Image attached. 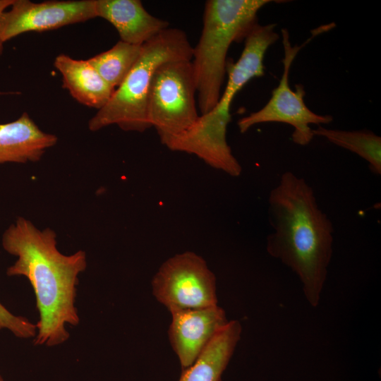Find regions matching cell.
Masks as SVG:
<instances>
[{
  "label": "cell",
  "mask_w": 381,
  "mask_h": 381,
  "mask_svg": "<svg viewBox=\"0 0 381 381\" xmlns=\"http://www.w3.org/2000/svg\"><path fill=\"white\" fill-rule=\"evenodd\" d=\"M1 244L8 253L17 257L7 269V275L26 277L35 294L40 320L35 344L53 346L64 343L69 337L66 325L79 323L74 304L78 275L87 267L85 253L62 254L57 249L54 230H40L22 217L4 231Z\"/></svg>",
  "instance_id": "cell-1"
},
{
  "label": "cell",
  "mask_w": 381,
  "mask_h": 381,
  "mask_svg": "<svg viewBox=\"0 0 381 381\" xmlns=\"http://www.w3.org/2000/svg\"><path fill=\"white\" fill-rule=\"evenodd\" d=\"M270 224L266 250L299 278L306 300L319 304L333 253L334 228L319 207L307 181L283 173L268 198Z\"/></svg>",
  "instance_id": "cell-2"
},
{
  "label": "cell",
  "mask_w": 381,
  "mask_h": 381,
  "mask_svg": "<svg viewBox=\"0 0 381 381\" xmlns=\"http://www.w3.org/2000/svg\"><path fill=\"white\" fill-rule=\"evenodd\" d=\"M272 0H209L206 1L200 40L191 63L198 105L202 114L210 111L221 97L226 72V55L257 23V14Z\"/></svg>",
  "instance_id": "cell-3"
},
{
  "label": "cell",
  "mask_w": 381,
  "mask_h": 381,
  "mask_svg": "<svg viewBox=\"0 0 381 381\" xmlns=\"http://www.w3.org/2000/svg\"><path fill=\"white\" fill-rule=\"evenodd\" d=\"M193 47L184 31L168 28L143 44L139 58L108 102L88 122L97 131L116 125L125 131L143 133L150 128L147 99L153 75L163 63L191 60Z\"/></svg>",
  "instance_id": "cell-4"
},
{
  "label": "cell",
  "mask_w": 381,
  "mask_h": 381,
  "mask_svg": "<svg viewBox=\"0 0 381 381\" xmlns=\"http://www.w3.org/2000/svg\"><path fill=\"white\" fill-rule=\"evenodd\" d=\"M196 83L191 60H174L155 71L147 99V118L162 144L198 119Z\"/></svg>",
  "instance_id": "cell-5"
},
{
  "label": "cell",
  "mask_w": 381,
  "mask_h": 381,
  "mask_svg": "<svg viewBox=\"0 0 381 381\" xmlns=\"http://www.w3.org/2000/svg\"><path fill=\"white\" fill-rule=\"evenodd\" d=\"M151 284L155 298L170 313L217 305L215 276L205 260L191 251L164 262Z\"/></svg>",
  "instance_id": "cell-6"
},
{
  "label": "cell",
  "mask_w": 381,
  "mask_h": 381,
  "mask_svg": "<svg viewBox=\"0 0 381 381\" xmlns=\"http://www.w3.org/2000/svg\"><path fill=\"white\" fill-rule=\"evenodd\" d=\"M284 57L282 60L284 71L278 86L272 90L267 103L260 109L242 117L238 121L239 131L244 133L255 125L279 122L291 125L294 128L292 140L299 145H307L314 135L310 124L320 126L332 121L331 115H320L308 108L304 102L306 94L303 87L297 85L296 91L291 89L289 82L290 68L301 46H292L289 32L282 30Z\"/></svg>",
  "instance_id": "cell-7"
},
{
  "label": "cell",
  "mask_w": 381,
  "mask_h": 381,
  "mask_svg": "<svg viewBox=\"0 0 381 381\" xmlns=\"http://www.w3.org/2000/svg\"><path fill=\"white\" fill-rule=\"evenodd\" d=\"M0 18V40L4 43L28 32H44L97 17L95 0H14Z\"/></svg>",
  "instance_id": "cell-8"
},
{
  "label": "cell",
  "mask_w": 381,
  "mask_h": 381,
  "mask_svg": "<svg viewBox=\"0 0 381 381\" xmlns=\"http://www.w3.org/2000/svg\"><path fill=\"white\" fill-rule=\"evenodd\" d=\"M231 117L213 110L199 116L195 123L163 145L171 151L197 156L210 167L237 177L242 167L232 153L226 140Z\"/></svg>",
  "instance_id": "cell-9"
},
{
  "label": "cell",
  "mask_w": 381,
  "mask_h": 381,
  "mask_svg": "<svg viewBox=\"0 0 381 381\" xmlns=\"http://www.w3.org/2000/svg\"><path fill=\"white\" fill-rule=\"evenodd\" d=\"M171 314L169 339L182 370L194 363L213 337L229 322L225 311L218 305L179 310Z\"/></svg>",
  "instance_id": "cell-10"
},
{
  "label": "cell",
  "mask_w": 381,
  "mask_h": 381,
  "mask_svg": "<svg viewBox=\"0 0 381 381\" xmlns=\"http://www.w3.org/2000/svg\"><path fill=\"white\" fill-rule=\"evenodd\" d=\"M276 24L256 23L244 39V47L235 64L226 65L228 73L225 89L212 109L217 112L230 115V108L234 97L251 79L265 74L263 59L268 48L279 40L275 32Z\"/></svg>",
  "instance_id": "cell-11"
},
{
  "label": "cell",
  "mask_w": 381,
  "mask_h": 381,
  "mask_svg": "<svg viewBox=\"0 0 381 381\" xmlns=\"http://www.w3.org/2000/svg\"><path fill=\"white\" fill-rule=\"evenodd\" d=\"M95 11L116 28L121 41L133 44H145L169 25L148 13L139 0H95Z\"/></svg>",
  "instance_id": "cell-12"
},
{
  "label": "cell",
  "mask_w": 381,
  "mask_h": 381,
  "mask_svg": "<svg viewBox=\"0 0 381 381\" xmlns=\"http://www.w3.org/2000/svg\"><path fill=\"white\" fill-rule=\"evenodd\" d=\"M58 138L42 131L27 112L11 122L0 123V164L40 160Z\"/></svg>",
  "instance_id": "cell-13"
},
{
  "label": "cell",
  "mask_w": 381,
  "mask_h": 381,
  "mask_svg": "<svg viewBox=\"0 0 381 381\" xmlns=\"http://www.w3.org/2000/svg\"><path fill=\"white\" fill-rule=\"evenodd\" d=\"M54 66L62 75L63 87L81 104L99 110L115 90L88 60L60 54L55 58Z\"/></svg>",
  "instance_id": "cell-14"
},
{
  "label": "cell",
  "mask_w": 381,
  "mask_h": 381,
  "mask_svg": "<svg viewBox=\"0 0 381 381\" xmlns=\"http://www.w3.org/2000/svg\"><path fill=\"white\" fill-rule=\"evenodd\" d=\"M241 332L242 327L238 321H229L194 363L182 370L179 381H222V375L240 340Z\"/></svg>",
  "instance_id": "cell-15"
},
{
  "label": "cell",
  "mask_w": 381,
  "mask_h": 381,
  "mask_svg": "<svg viewBox=\"0 0 381 381\" xmlns=\"http://www.w3.org/2000/svg\"><path fill=\"white\" fill-rule=\"evenodd\" d=\"M314 136L322 137L331 143L348 150L368 162L371 171L381 174V138L367 131H343L318 126Z\"/></svg>",
  "instance_id": "cell-16"
},
{
  "label": "cell",
  "mask_w": 381,
  "mask_h": 381,
  "mask_svg": "<svg viewBox=\"0 0 381 381\" xmlns=\"http://www.w3.org/2000/svg\"><path fill=\"white\" fill-rule=\"evenodd\" d=\"M142 45L119 41L111 49L87 59L103 79L117 88L139 58Z\"/></svg>",
  "instance_id": "cell-17"
},
{
  "label": "cell",
  "mask_w": 381,
  "mask_h": 381,
  "mask_svg": "<svg viewBox=\"0 0 381 381\" xmlns=\"http://www.w3.org/2000/svg\"><path fill=\"white\" fill-rule=\"evenodd\" d=\"M6 329L18 338L35 337L37 333L36 325L22 316L12 314L0 302V329Z\"/></svg>",
  "instance_id": "cell-18"
},
{
  "label": "cell",
  "mask_w": 381,
  "mask_h": 381,
  "mask_svg": "<svg viewBox=\"0 0 381 381\" xmlns=\"http://www.w3.org/2000/svg\"><path fill=\"white\" fill-rule=\"evenodd\" d=\"M13 1L14 0H0V18L3 13L12 5ZM3 50L4 43L0 40V57L3 54Z\"/></svg>",
  "instance_id": "cell-19"
},
{
  "label": "cell",
  "mask_w": 381,
  "mask_h": 381,
  "mask_svg": "<svg viewBox=\"0 0 381 381\" xmlns=\"http://www.w3.org/2000/svg\"><path fill=\"white\" fill-rule=\"evenodd\" d=\"M0 381H4V380H3L2 377L1 376V375H0Z\"/></svg>",
  "instance_id": "cell-20"
},
{
  "label": "cell",
  "mask_w": 381,
  "mask_h": 381,
  "mask_svg": "<svg viewBox=\"0 0 381 381\" xmlns=\"http://www.w3.org/2000/svg\"><path fill=\"white\" fill-rule=\"evenodd\" d=\"M1 94H2V93H1V92H0V95H1Z\"/></svg>",
  "instance_id": "cell-21"
}]
</instances>
